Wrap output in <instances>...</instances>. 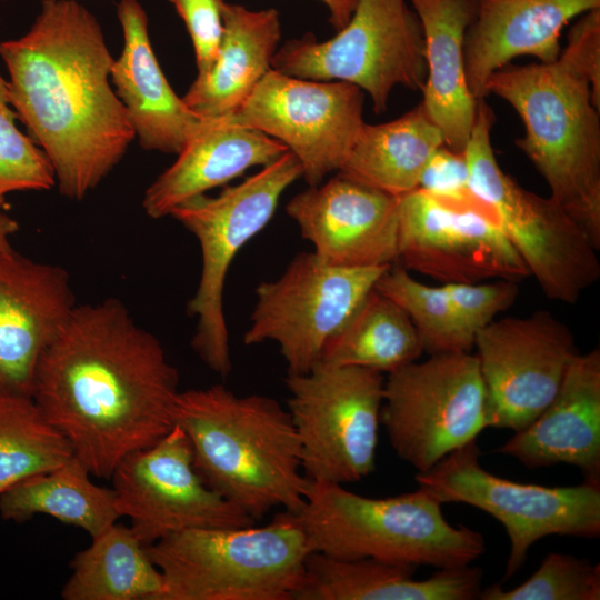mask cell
I'll return each mask as SVG.
<instances>
[{"label":"cell","mask_w":600,"mask_h":600,"mask_svg":"<svg viewBox=\"0 0 600 600\" xmlns=\"http://www.w3.org/2000/svg\"><path fill=\"white\" fill-rule=\"evenodd\" d=\"M391 266L341 268L313 252L297 254L284 272L257 289L247 346L274 341L288 374L310 371L327 341L344 324Z\"/></svg>","instance_id":"13"},{"label":"cell","mask_w":600,"mask_h":600,"mask_svg":"<svg viewBox=\"0 0 600 600\" xmlns=\"http://www.w3.org/2000/svg\"><path fill=\"white\" fill-rule=\"evenodd\" d=\"M422 352L407 313L373 288L327 341L320 362L390 373L417 361Z\"/></svg>","instance_id":"30"},{"label":"cell","mask_w":600,"mask_h":600,"mask_svg":"<svg viewBox=\"0 0 600 600\" xmlns=\"http://www.w3.org/2000/svg\"><path fill=\"white\" fill-rule=\"evenodd\" d=\"M90 471L76 457L47 472L28 477L0 496L3 520L24 522L46 514L82 529L91 539L120 518L112 488L91 481Z\"/></svg>","instance_id":"28"},{"label":"cell","mask_w":600,"mask_h":600,"mask_svg":"<svg viewBox=\"0 0 600 600\" xmlns=\"http://www.w3.org/2000/svg\"><path fill=\"white\" fill-rule=\"evenodd\" d=\"M496 451L530 469L571 464L600 484V350L579 353L546 409Z\"/></svg>","instance_id":"20"},{"label":"cell","mask_w":600,"mask_h":600,"mask_svg":"<svg viewBox=\"0 0 600 600\" xmlns=\"http://www.w3.org/2000/svg\"><path fill=\"white\" fill-rule=\"evenodd\" d=\"M173 419L202 480L253 520L277 507L301 509L309 479L291 417L276 399L222 384L190 389L179 392Z\"/></svg>","instance_id":"3"},{"label":"cell","mask_w":600,"mask_h":600,"mask_svg":"<svg viewBox=\"0 0 600 600\" xmlns=\"http://www.w3.org/2000/svg\"><path fill=\"white\" fill-rule=\"evenodd\" d=\"M417 568L310 552L294 600H473L482 590L479 567L440 568L422 580Z\"/></svg>","instance_id":"24"},{"label":"cell","mask_w":600,"mask_h":600,"mask_svg":"<svg viewBox=\"0 0 600 600\" xmlns=\"http://www.w3.org/2000/svg\"><path fill=\"white\" fill-rule=\"evenodd\" d=\"M268 134L231 120L203 119L176 161L148 187L142 199L146 213L159 219L180 204L241 176L254 166H267L287 152Z\"/></svg>","instance_id":"23"},{"label":"cell","mask_w":600,"mask_h":600,"mask_svg":"<svg viewBox=\"0 0 600 600\" xmlns=\"http://www.w3.org/2000/svg\"><path fill=\"white\" fill-rule=\"evenodd\" d=\"M6 197H0V253L11 247L9 238L18 230V223L6 211Z\"/></svg>","instance_id":"40"},{"label":"cell","mask_w":600,"mask_h":600,"mask_svg":"<svg viewBox=\"0 0 600 600\" xmlns=\"http://www.w3.org/2000/svg\"><path fill=\"white\" fill-rule=\"evenodd\" d=\"M179 374L160 341L109 298L76 306L43 352L32 400L97 478L174 426Z\"/></svg>","instance_id":"1"},{"label":"cell","mask_w":600,"mask_h":600,"mask_svg":"<svg viewBox=\"0 0 600 600\" xmlns=\"http://www.w3.org/2000/svg\"><path fill=\"white\" fill-rule=\"evenodd\" d=\"M442 287L462 328L473 339L498 313L514 303L519 292L517 281L508 279L488 283H444Z\"/></svg>","instance_id":"35"},{"label":"cell","mask_w":600,"mask_h":600,"mask_svg":"<svg viewBox=\"0 0 600 600\" xmlns=\"http://www.w3.org/2000/svg\"><path fill=\"white\" fill-rule=\"evenodd\" d=\"M0 57L10 104L47 156L60 193L83 199L136 139L97 17L78 0H43L23 36L0 42Z\"/></svg>","instance_id":"2"},{"label":"cell","mask_w":600,"mask_h":600,"mask_svg":"<svg viewBox=\"0 0 600 600\" xmlns=\"http://www.w3.org/2000/svg\"><path fill=\"white\" fill-rule=\"evenodd\" d=\"M443 137L422 102L384 123H364L338 173L394 197L419 187Z\"/></svg>","instance_id":"27"},{"label":"cell","mask_w":600,"mask_h":600,"mask_svg":"<svg viewBox=\"0 0 600 600\" xmlns=\"http://www.w3.org/2000/svg\"><path fill=\"white\" fill-rule=\"evenodd\" d=\"M117 16L123 49L113 60L111 83L136 139L144 150L178 154L203 119L171 88L153 52L148 16L138 0H120Z\"/></svg>","instance_id":"21"},{"label":"cell","mask_w":600,"mask_h":600,"mask_svg":"<svg viewBox=\"0 0 600 600\" xmlns=\"http://www.w3.org/2000/svg\"><path fill=\"white\" fill-rule=\"evenodd\" d=\"M183 20L194 49L198 74L214 63L223 34L224 0H168Z\"/></svg>","instance_id":"36"},{"label":"cell","mask_w":600,"mask_h":600,"mask_svg":"<svg viewBox=\"0 0 600 600\" xmlns=\"http://www.w3.org/2000/svg\"><path fill=\"white\" fill-rule=\"evenodd\" d=\"M397 456L424 472L490 428L486 386L469 351L429 354L390 373L380 410Z\"/></svg>","instance_id":"10"},{"label":"cell","mask_w":600,"mask_h":600,"mask_svg":"<svg viewBox=\"0 0 600 600\" xmlns=\"http://www.w3.org/2000/svg\"><path fill=\"white\" fill-rule=\"evenodd\" d=\"M477 16L464 42L466 72L476 100L484 99L492 73L521 56L542 63L561 53L563 28L600 8V0H477Z\"/></svg>","instance_id":"22"},{"label":"cell","mask_w":600,"mask_h":600,"mask_svg":"<svg viewBox=\"0 0 600 600\" xmlns=\"http://www.w3.org/2000/svg\"><path fill=\"white\" fill-rule=\"evenodd\" d=\"M427 490L370 498L343 484L311 481L291 513L310 552L338 559H373L436 569L471 564L486 550L482 534L452 526Z\"/></svg>","instance_id":"5"},{"label":"cell","mask_w":600,"mask_h":600,"mask_svg":"<svg viewBox=\"0 0 600 600\" xmlns=\"http://www.w3.org/2000/svg\"><path fill=\"white\" fill-rule=\"evenodd\" d=\"M63 600H161L163 578L133 530L113 523L70 561Z\"/></svg>","instance_id":"29"},{"label":"cell","mask_w":600,"mask_h":600,"mask_svg":"<svg viewBox=\"0 0 600 600\" xmlns=\"http://www.w3.org/2000/svg\"><path fill=\"white\" fill-rule=\"evenodd\" d=\"M397 260L443 284L518 282L530 274L488 203L477 196L440 199L420 188L399 197Z\"/></svg>","instance_id":"14"},{"label":"cell","mask_w":600,"mask_h":600,"mask_svg":"<svg viewBox=\"0 0 600 600\" xmlns=\"http://www.w3.org/2000/svg\"><path fill=\"white\" fill-rule=\"evenodd\" d=\"M364 92L346 81L301 79L270 69L231 116L282 142L309 187L339 171L363 120Z\"/></svg>","instance_id":"15"},{"label":"cell","mask_w":600,"mask_h":600,"mask_svg":"<svg viewBox=\"0 0 600 600\" xmlns=\"http://www.w3.org/2000/svg\"><path fill=\"white\" fill-rule=\"evenodd\" d=\"M272 69L301 79L352 83L380 114L397 86L423 89L422 27L407 0H358L349 22L333 38L319 41L306 33L288 40L278 48Z\"/></svg>","instance_id":"9"},{"label":"cell","mask_w":600,"mask_h":600,"mask_svg":"<svg viewBox=\"0 0 600 600\" xmlns=\"http://www.w3.org/2000/svg\"><path fill=\"white\" fill-rule=\"evenodd\" d=\"M424 38L427 78L421 101L443 143L463 152L477 113L466 72L464 42L477 16V0H408Z\"/></svg>","instance_id":"25"},{"label":"cell","mask_w":600,"mask_h":600,"mask_svg":"<svg viewBox=\"0 0 600 600\" xmlns=\"http://www.w3.org/2000/svg\"><path fill=\"white\" fill-rule=\"evenodd\" d=\"M374 288L407 313L428 354L470 351L473 347L474 339L462 328L442 286L421 283L399 264L391 266Z\"/></svg>","instance_id":"32"},{"label":"cell","mask_w":600,"mask_h":600,"mask_svg":"<svg viewBox=\"0 0 600 600\" xmlns=\"http://www.w3.org/2000/svg\"><path fill=\"white\" fill-rule=\"evenodd\" d=\"M329 11V21L336 31L350 20L358 0H320Z\"/></svg>","instance_id":"39"},{"label":"cell","mask_w":600,"mask_h":600,"mask_svg":"<svg viewBox=\"0 0 600 600\" xmlns=\"http://www.w3.org/2000/svg\"><path fill=\"white\" fill-rule=\"evenodd\" d=\"M161 600H294L310 553L287 511L262 527L194 528L147 547Z\"/></svg>","instance_id":"6"},{"label":"cell","mask_w":600,"mask_h":600,"mask_svg":"<svg viewBox=\"0 0 600 600\" xmlns=\"http://www.w3.org/2000/svg\"><path fill=\"white\" fill-rule=\"evenodd\" d=\"M76 306L63 268L0 253V397H32L39 361Z\"/></svg>","instance_id":"19"},{"label":"cell","mask_w":600,"mask_h":600,"mask_svg":"<svg viewBox=\"0 0 600 600\" xmlns=\"http://www.w3.org/2000/svg\"><path fill=\"white\" fill-rule=\"evenodd\" d=\"M494 114L478 100L463 150L470 187L496 212L501 228L544 294L576 303L600 277L598 249L583 229L550 197L522 188L499 166L491 144Z\"/></svg>","instance_id":"7"},{"label":"cell","mask_w":600,"mask_h":600,"mask_svg":"<svg viewBox=\"0 0 600 600\" xmlns=\"http://www.w3.org/2000/svg\"><path fill=\"white\" fill-rule=\"evenodd\" d=\"M300 177L298 159L287 151L239 184L224 188L216 197H194L170 214L200 244V280L188 303L189 314L197 317L191 347L221 377L232 368L223 312L227 273L240 249L271 220L281 194Z\"/></svg>","instance_id":"8"},{"label":"cell","mask_w":600,"mask_h":600,"mask_svg":"<svg viewBox=\"0 0 600 600\" xmlns=\"http://www.w3.org/2000/svg\"><path fill=\"white\" fill-rule=\"evenodd\" d=\"M110 479L119 516L129 518L146 547L187 529L256 522L202 480L190 441L177 424L156 443L127 454Z\"/></svg>","instance_id":"16"},{"label":"cell","mask_w":600,"mask_h":600,"mask_svg":"<svg viewBox=\"0 0 600 600\" xmlns=\"http://www.w3.org/2000/svg\"><path fill=\"white\" fill-rule=\"evenodd\" d=\"M563 51L588 77L594 104L600 110V8L581 14L568 33Z\"/></svg>","instance_id":"38"},{"label":"cell","mask_w":600,"mask_h":600,"mask_svg":"<svg viewBox=\"0 0 600 600\" xmlns=\"http://www.w3.org/2000/svg\"><path fill=\"white\" fill-rule=\"evenodd\" d=\"M508 102L524 134L516 140L553 199L600 249V110L591 83L563 50L550 63L506 66L486 84Z\"/></svg>","instance_id":"4"},{"label":"cell","mask_w":600,"mask_h":600,"mask_svg":"<svg viewBox=\"0 0 600 600\" xmlns=\"http://www.w3.org/2000/svg\"><path fill=\"white\" fill-rule=\"evenodd\" d=\"M74 457L31 398L0 397V496L21 480Z\"/></svg>","instance_id":"31"},{"label":"cell","mask_w":600,"mask_h":600,"mask_svg":"<svg viewBox=\"0 0 600 600\" xmlns=\"http://www.w3.org/2000/svg\"><path fill=\"white\" fill-rule=\"evenodd\" d=\"M490 428L514 432L551 402L579 354L570 328L546 310L492 321L474 336Z\"/></svg>","instance_id":"17"},{"label":"cell","mask_w":600,"mask_h":600,"mask_svg":"<svg viewBox=\"0 0 600 600\" xmlns=\"http://www.w3.org/2000/svg\"><path fill=\"white\" fill-rule=\"evenodd\" d=\"M8 81L0 73V197L26 190H49L56 184L52 167L39 146L16 124Z\"/></svg>","instance_id":"34"},{"label":"cell","mask_w":600,"mask_h":600,"mask_svg":"<svg viewBox=\"0 0 600 600\" xmlns=\"http://www.w3.org/2000/svg\"><path fill=\"white\" fill-rule=\"evenodd\" d=\"M280 38L278 10L226 2L217 59L191 83L182 97L186 106L201 119L233 114L272 69Z\"/></svg>","instance_id":"26"},{"label":"cell","mask_w":600,"mask_h":600,"mask_svg":"<svg viewBox=\"0 0 600 600\" xmlns=\"http://www.w3.org/2000/svg\"><path fill=\"white\" fill-rule=\"evenodd\" d=\"M480 454L473 440L430 470L417 472L414 480L442 504L476 507L503 526L510 540L503 580L518 572L530 547L544 537L600 536V484L584 480L571 487L520 483L483 469Z\"/></svg>","instance_id":"11"},{"label":"cell","mask_w":600,"mask_h":600,"mask_svg":"<svg viewBox=\"0 0 600 600\" xmlns=\"http://www.w3.org/2000/svg\"><path fill=\"white\" fill-rule=\"evenodd\" d=\"M399 198L337 172L287 204L288 216L322 262L341 268L391 266L398 256Z\"/></svg>","instance_id":"18"},{"label":"cell","mask_w":600,"mask_h":600,"mask_svg":"<svg viewBox=\"0 0 600 600\" xmlns=\"http://www.w3.org/2000/svg\"><path fill=\"white\" fill-rule=\"evenodd\" d=\"M418 188L446 200L463 201L474 198L464 152L453 151L444 144L439 147L427 162Z\"/></svg>","instance_id":"37"},{"label":"cell","mask_w":600,"mask_h":600,"mask_svg":"<svg viewBox=\"0 0 600 600\" xmlns=\"http://www.w3.org/2000/svg\"><path fill=\"white\" fill-rule=\"evenodd\" d=\"M286 386L309 480L346 484L376 470L381 372L319 362L306 373L288 374Z\"/></svg>","instance_id":"12"},{"label":"cell","mask_w":600,"mask_h":600,"mask_svg":"<svg viewBox=\"0 0 600 600\" xmlns=\"http://www.w3.org/2000/svg\"><path fill=\"white\" fill-rule=\"evenodd\" d=\"M481 600H599L600 566L586 558L550 552L521 584L504 590L500 583L481 590Z\"/></svg>","instance_id":"33"}]
</instances>
